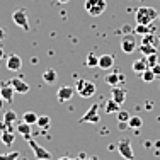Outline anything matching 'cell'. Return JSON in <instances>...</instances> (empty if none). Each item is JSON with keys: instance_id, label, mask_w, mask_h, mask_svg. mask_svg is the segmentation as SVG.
I'll return each instance as SVG.
<instances>
[{"instance_id": "6da1fadb", "label": "cell", "mask_w": 160, "mask_h": 160, "mask_svg": "<svg viewBox=\"0 0 160 160\" xmlns=\"http://www.w3.org/2000/svg\"><path fill=\"white\" fill-rule=\"evenodd\" d=\"M157 17H158V10L153 9V7H138V9H136V12H135L136 24H147V26H150Z\"/></svg>"}, {"instance_id": "7a4b0ae2", "label": "cell", "mask_w": 160, "mask_h": 160, "mask_svg": "<svg viewBox=\"0 0 160 160\" xmlns=\"http://www.w3.org/2000/svg\"><path fill=\"white\" fill-rule=\"evenodd\" d=\"M83 9H85V12L89 14V16L99 17V16H102V14L106 12L108 2H106V0H85Z\"/></svg>"}, {"instance_id": "3957f363", "label": "cell", "mask_w": 160, "mask_h": 160, "mask_svg": "<svg viewBox=\"0 0 160 160\" xmlns=\"http://www.w3.org/2000/svg\"><path fill=\"white\" fill-rule=\"evenodd\" d=\"M75 92H77L80 97L89 99L96 94V83L90 82V80H85V78H78L77 82H75Z\"/></svg>"}, {"instance_id": "277c9868", "label": "cell", "mask_w": 160, "mask_h": 160, "mask_svg": "<svg viewBox=\"0 0 160 160\" xmlns=\"http://www.w3.org/2000/svg\"><path fill=\"white\" fill-rule=\"evenodd\" d=\"M116 150H118V153H119L123 158L135 160V152H133V147H131V140H128V138L119 140L118 145H116Z\"/></svg>"}, {"instance_id": "5b68a950", "label": "cell", "mask_w": 160, "mask_h": 160, "mask_svg": "<svg viewBox=\"0 0 160 160\" xmlns=\"http://www.w3.org/2000/svg\"><path fill=\"white\" fill-rule=\"evenodd\" d=\"M12 21H14V24L19 26V28L22 29V31H29V29H31V26H29V17H28V10H26V9L14 10Z\"/></svg>"}, {"instance_id": "8992f818", "label": "cell", "mask_w": 160, "mask_h": 160, "mask_svg": "<svg viewBox=\"0 0 160 160\" xmlns=\"http://www.w3.org/2000/svg\"><path fill=\"white\" fill-rule=\"evenodd\" d=\"M99 108H101V106H99L97 102H94V104L87 109V112L80 118V123H94V124H97L99 121H101V118H99Z\"/></svg>"}, {"instance_id": "52a82bcc", "label": "cell", "mask_w": 160, "mask_h": 160, "mask_svg": "<svg viewBox=\"0 0 160 160\" xmlns=\"http://www.w3.org/2000/svg\"><path fill=\"white\" fill-rule=\"evenodd\" d=\"M28 143H29V147H31V150L34 152V157H36L38 160H49V158H51V153H49L46 148L41 147V145L38 143L36 140L29 138V140H28Z\"/></svg>"}, {"instance_id": "ba28073f", "label": "cell", "mask_w": 160, "mask_h": 160, "mask_svg": "<svg viewBox=\"0 0 160 160\" xmlns=\"http://www.w3.org/2000/svg\"><path fill=\"white\" fill-rule=\"evenodd\" d=\"M0 96H2V99L7 102V104H12L14 102L16 90H14V87L10 85L9 80H7V82H0Z\"/></svg>"}, {"instance_id": "9c48e42d", "label": "cell", "mask_w": 160, "mask_h": 160, "mask_svg": "<svg viewBox=\"0 0 160 160\" xmlns=\"http://www.w3.org/2000/svg\"><path fill=\"white\" fill-rule=\"evenodd\" d=\"M9 82H10V85L14 87L16 94H22V96H24V94H28L29 90H31V85H29L26 80H22L21 77H14V78H10Z\"/></svg>"}, {"instance_id": "30bf717a", "label": "cell", "mask_w": 160, "mask_h": 160, "mask_svg": "<svg viewBox=\"0 0 160 160\" xmlns=\"http://www.w3.org/2000/svg\"><path fill=\"white\" fill-rule=\"evenodd\" d=\"M5 67L9 72H19L22 68V58L19 55H16V53H10V55L7 56Z\"/></svg>"}, {"instance_id": "8fae6325", "label": "cell", "mask_w": 160, "mask_h": 160, "mask_svg": "<svg viewBox=\"0 0 160 160\" xmlns=\"http://www.w3.org/2000/svg\"><path fill=\"white\" fill-rule=\"evenodd\" d=\"M73 92L75 89L70 85H63L58 89V92H56V99H58V102H68L72 97H73Z\"/></svg>"}, {"instance_id": "7c38bea8", "label": "cell", "mask_w": 160, "mask_h": 160, "mask_svg": "<svg viewBox=\"0 0 160 160\" xmlns=\"http://www.w3.org/2000/svg\"><path fill=\"white\" fill-rule=\"evenodd\" d=\"M126 89H123V87H111V99H114V101L118 102V104L123 106L124 101H126Z\"/></svg>"}, {"instance_id": "4fadbf2b", "label": "cell", "mask_w": 160, "mask_h": 160, "mask_svg": "<svg viewBox=\"0 0 160 160\" xmlns=\"http://www.w3.org/2000/svg\"><path fill=\"white\" fill-rule=\"evenodd\" d=\"M138 48L136 46V41L133 39V38H123V41H121V49H123V53H126V55H129V53H133L135 49Z\"/></svg>"}, {"instance_id": "5bb4252c", "label": "cell", "mask_w": 160, "mask_h": 160, "mask_svg": "<svg viewBox=\"0 0 160 160\" xmlns=\"http://www.w3.org/2000/svg\"><path fill=\"white\" fill-rule=\"evenodd\" d=\"M112 65H114V56L112 55L99 56V68H102V70H109V68H112Z\"/></svg>"}, {"instance_id": "9a60e30c", "label": "cell", "mask_w": 160, "mask_h": 160, "mask_svg": "<svg viewBox=\"0 0 160 160\" xmlns=\"http://www.w3.org/2000/svg\"><path fill=\"white\" fill-rule=\"evenodd\" d=\"M0 142L5 145V147L14 145V142H16V135H14L12 129H5V131H2V135H0Z\"/></svg>"}, {"instance_id": "2e32d148", "label": "cell", "mask_w": 160, "mask_h": 160, "mask_svg": "<svg viewBox=\"0 0 160 160\" xmlns=\"http://www.w3.org/2000/svg\"><path fill=\"white\" fill-rule=\"evenodd\" d=\"M123 80H124V77L119 75L118 72H111V73L106 75V82H108V85H111V87L119 85V82H123Z\"/></svg>"}, {"instance_id": "e0dca14e", "label": "cell", "mask_w": 160, "mask_h": 160, "mask_svg": "<svg viewBox=\"0 0 160 160\" xmlns=\"http://www.w3.org/2000/svg\"><path fill=\"white\" fill-rule=\"evenodd\" d=\"M131 70L135 72V73H138V75H142L145 70H148V65H147V62H145V58H142V60H136V62H133V65H131Z\"/></svg>"}, {"instance_id": "ac0fdd59", "label": "cell", "mask_w": 160, "mask_h": 160, "mask_svg": "<svg viewBox=\"0 0 160 160\" xmlns=\"http://www.w3.org/2000/svg\"><path fill=\"white\" fill-rule=\"evenodd\" d=\"M121 111V104H118L114 99H108L106 102V114H118Z\"/></svg>"}, {"instance_id": "d6986e66", "label": "cell", "mask_w": 160, "mask_h": 160, "mask_svg": "<svg viewBox=\"0 0 160 160\" xmlns=\"http://www.w3.org/2000/svg\"><path fill=\"white\" fill-rule=\"evenodd\" d=\"M56 78H58V75H56L55 68H46V70L43 72V80L46 83H55Z\"/></svg>"}, {"instance_id": "ffe728a7", "label": "cell", "mask_w": 160, "mask_h": 160, "mask_svg": "<svg viewBox=\"0 0 160 160\" xmlns=\"http://www.w3.org/2000/svg\"><path fill=\"white\" fill-rule=\"evenodd\" d=\"M31 124H28V123H24V121H21V123L17 124V131L21 133L22 136H24L26 140H29L31 138Z\"/></svg>"}, {"instance_id": "44dd1931", "label": "cell", "mask_w": 160, "mask_h": 160, "mask_svg": "<svg viewBox=\"0 0 160 160\" xmlns=\"http://www.w3.org/2000/svg\"><path fill=\"white\" fill-rule=\"evenodd\" d=\"M2 121H3V123H5L9 128H12V124L17 123V114L14 112V111H5V112H3V119H2Z\"/></svg>"}, {"instance_id": "7402d4cb", "label": "cell", "mask_w": 160, "mask_h": 160, "mask_svg": "<svg viewBox=\"0 0 160 160\" xmlns=\"http://www.w3.org/2000/svg\"><path fill=\"white\" fill-rule=\"evenodd\" d=\"M38 114L36 112H32V111H26L24 114H22V121L24 123H28V124H31V126H34V124L38 123Z\"/></svg>"}, {"instance_id": "603a6c76", "label": "cell", "mask_w": 160, "mask_h": 160, "mask_svg": "<svg viewBox=\"0 0 160 160\" xmlns=\"http://www.w3.org/2000/svg\"><path fill=\"white\" fill-rule=\"evenodd\" d=\"M142 38H143V39H142V44H152V46H158L157 43H160L158 36H155L153 32L145 34V36H142Z\"/></svg>"}, {"instance_id": "cb8c5ba5", "label": "cell", "mask_w": 160, "mask_h": 160, "mask_svg": "<svg viewBox=\"0 0 160 160\" xmlns=\"http://www.w3.org/2000/svg\"><path fill=\"white\" fill-rule=\"evenodd\" d=\"M128 126L131 129H140L143 126V119L140 116H131V118H129V121H128Z\"/></svg>"}, {"instance_id": "d4e9b609", "label": "cell", "mask_w": 160, "mask_h": 160, "mask_svg": "<svg viewBox=\"0 0 160 160\" xmlns=\"http://www.w3.org/2000/svg\"><path fill=\"white\" fill-rule=\"evenodd\" d=\"M85 65H87L89 68L99 67V56L94 55V53H89V55H87V58H85Z\"/></svg>"}, {"instance_id": "484cf974", "label": "cell", "mask_w": 160, "mask_h": 160, "mask_svg": "<svg viewBox=\"0 0 160 160\" xmlns=\"http://www.w3.org/2000/svg\"><path fill=\"white\" fill-rule=\"evenodd\" d=\"M138 49L142 51V55H145V56H148V55H157V46H152V44H142Z\"/></svg>"}, {"instance_id": "4316f807", "label": "cell", "mask_w": 160, "mask_h": 160, "mask_svg": "<svg viewBox=\"0 0 160 160\" xmlns=\"http://www.w3.org/2000/svg\"><path fill=\"white\" fill-rule=\"evenodd\" d=\"M49 124H51V118H49V116H39V118H38L36 126H39L41 129H48Z\"/></svg>"}, {"instance_id": "83f0119b", "label": "cell", "mask_w": 160, "mask_h": 160, "mask_svg": "<svg viewBox=\"0 0 160 160\" xmlns=\"http://www.w3.org/2000/svg\"><path fill=\"white\" fill-rule=\"evenodd\" d=\"M135 32H136V34H140V36H145V34L153 32V29H152L150 26H147V24H136Z\"/></svg>"}, {"instance_id": "f1b7e54d", "label": "cell", "mask_w": 160, "mask_h": 160, "mask_svg": "<svg viewBox=\"0 0 160 160\" xmlns=\"http://www.w3.org/2000/svg\"><path fill=\"white\" fill-rule=\"evenodd\" d=\"M142 78H143V82H147V83H150V82H153L155 78V73H153V70L152 68H148V70H145L143 73H142Z\"/></svg>"}, {"instance_id": "f546056e", "label": "cell", "mask_w": 160, "mask_h": 160, "mask_svg": "<svg viewBox=\"0 0 160 160\" xmlns=\"http://www.w3.org/2000/svg\"><path fill=\"white\" fill-rule=\"evenodd\" d=\"M145 62H147L148 68H153L155 65H158V56L157 55H148V56H145Z\"/></svg>"}, {"instance_id": "4dcf8cb0", "label": "cell", "mask_w": 160, "mask_h": 160, "mask_svg": "<svg viewBox=\"0 0 160 160\" xmlns=\"http://www.w3.org/2000/svg\"><path fill=\"white\" fill-rule=\"evenodd\" d=\"M129 112L128 111H123V109H121L119 112H118V123H128L129 121Z\"/></svg>"}, {"instance_id": "1f68e13d", "label": "cell", "mask_w": 160, "mask_h": 160, "mask_svg": "<svg viewBox=\"0 0 160 160\" xmlns=\"http://www.w3.org/2000/svg\"><path fill=\"white\" fill-rule=\"evenodd\" d=\"M19 155H21L19 152H10L7 155H0V160H17Z\"/></svg>"}, {"instance_id": "d6a6232c", "label": "cell", "mask_w": 160, "mask_h": 160, "mask_svg": "<svg viewBox=\"0 0 160 160\" xmlns=\"http://www.w3.org/2000/svg\"><path fill=\"white\" fill-rule=\"evenodd\" d=\"M152 70H153V73H155V77H160V63L158 65H155L153 68H152Z\"/></svg>"}, {"instance_id": "836d02e7", "label": "cell", "mask_w": 160, "mask_h": 160, "mask_svg": "<svg viewBox=\"0 0 160 160\" xmlns=\"http://www.w3.org/2000/svg\"><path fill=\"white\" fill-rule=\"evenodd\" d=\"M3 58H5V49H3L2 46H0V62H2Z\"/></svg>"}, {"instance_id": "e575fe53", "label": "cell", "mask_w": 160, "mask_h": 160, "mask_svg": "<svg viewBox=\"0 0 160 160\" xmlns=\"http://www.w3.org/2000/svg\"><path fill=\"white\" fill-rule=\"evenodd\" d=\"M5 36H7V34H5V31H3L2 28H0V41H2V39H5Z\"/></svg>"}, {"instance_id": "d590c367", "label": "cell", "mask_w": 160, "mask_h": 160, "mask_svg": "<svg viewBox=\"0 0 160 160\" xmlns=\"http://www.w3.org/2000/svg\"><path fill=\"white\" fill-rule=\"evenodd\" d=\"M129 31H131V28H129L128 24H126V26H123V32H124V34H126V32H129Z\"/></svg>"}, {"instance_id": "8d00e7d4", "label": "cell", "mask_w": 160, "mask_h": 160, "mask_svg": "<svg viewBox=\"0 0 160 160\" xmlns=\"http://www.w3.org/2000/svg\"><path fill=\"white\" fill-rule=\"evenodd\" d=\"M119 128H121V129H126V128H129V126H128V123H119Z\"/></svg>"}, {"instance_id": "74e56055", "label": "cell", "mask_w": 160, "mask_h": 160, "mask_svg": "<svg viewBox=\"0 0 160 160\" xmlns=\"http://www.w3.org/2000/svg\"><path fill=\"white\" fill-rule=\"evenodd\" d=\"M58 160H80V158H70V157H60Z\"/></svg>"}, {"instance_id": "f35d334b", "label": "cell", "mask_w": 160, "mask_h": 160, "mask_svg": "<svg viewBox=\"0 0 160 160\" xmlns=\"http://www.w3.org/2000/svg\"><path fill=\"white\" fill-rule=\"evenodd\" d=\"M3 102H5V101H3V99H2V96H0V111L3 109Z\"/></svg>"}, {"instance_id": "ab89813d", "label": "cell", "mask_w": 160, "mask_h": 160, "mask_svg": "<svg viewBox=\"0 0 160 160\" xmlns=\"http://www.w3.org/2000/svg\"><path fill=\"white\" fill-rule=\"evenodd\" d=\"M85 160H99V158H97V157H92V158H90V157H87Z\"/></svg>"}, {"instance_id": "60d3db41", "label": "cell", "mask_w": 160, "mask_h": 160, "mask_svg": "<svg viewBox=\"0 0 160 160\" xmlns=\"http://www.w3.org/2000/svg\"><path fill=\"white\" fill-rule=\"evenodd\" d=\"M60 3H67V2H70V0H58Z\"/></svg>"}, {"instance_id": "b9f144b4", "label": "cell", "mask_w": 160, "mask_h": 160, "mask_svg": "<svg viewBox=\"0 0 160 160\" xmlns=\"http://www.w3.org/2000/svg\"><path fill=\"white\" fill-rule=\"evenodd\" d=\"M158 39H160V36H158Z\"/></svg>"}]
</instances>
